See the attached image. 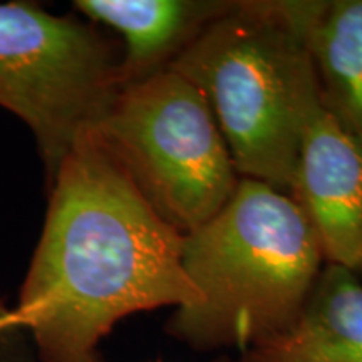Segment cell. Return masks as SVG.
I'll use <instances>...</instances> for the list:
<instances>
[{"label": "cell", "mask_w": 362, "mask_h": 362, "mask_svg": "<svg viewBox=\"0 0 362 362\" xmlns=\"http://www.w3.org/2000/svg\"><path fill=\"white\" fill-rule=\"evenodd\" d=\"M233 0H78L90 24L110 27L123 39V89L168 69L206 25Z\"/></svg>", "instance_id": "obj_7"}, {"label": "cell", "mask_w": 362, "mask_h": 362, "mask_svg": "<svg viewBox=\"0 0 362 362\" xmlns=\"http://www.w3.org/2000/svg\"><path fill=\"white\" fill-rule=\"evenodd\" d=\"M121 90V54L96 25L0 4V106L33 131L47 185Z\"/></svg>", "instance_id": "obj_5"}, {"label": "cell", "mask_w": 362, "mask_h": 362, "mask_svg": "<svg viewBox=\"0 0 362 362\" xmlns=\"http://www.w3.org/2000/svg\"><path fill=\"white\" fill-rule=\"evenodd\" d=\"M291 194L314 228L325 265L362 279V143L324 106L304 133Z\"/></svg>", "instance_id": "obj_6"}, {"label": "cell", "mask_w": 362, "mask_h": 362, "mask_svg": "<svg viewBox=\"0 0 362 362\" xmlns=\"http://www.w3.org/2000/svg\"><path fill=\"white\" fill-rule=\"evenodd\" d=\"M233 362H362V279L325 265L296 322Z\"/></svg>", "instance_id": "obj_8"}, {"label": "cell", "mask_w": 362, "mask_h": 362, "mask_svg": "<svg viewBox=\"0 0 362 362\" xmlns=\"http://www.w3.org/2000/svg\"><path fill=\"white\" fill-rule=\"evenodd\" d=\"M215 362H233V359H230V357H221V359L215 361Z\"/></svg>", "instance_id": "obj_10"}, {"label": "cell", "mask_w": 362, "mask_h": 362, "mask_svg": "<svg viewBox=\"0 0 362 362\" xmlns=\"http://www.w3.org/2000/svg\"><path fill=\"white\" fill-rule=\"evenodd\" d=\"M181 262L202 302L176 309L166 332L193 351L240 354L296 322L325 267L292 194L248 178L214 218L185 235Z\"/></svg>", "instance_id": "obj_2"}, {"label": "cell", "mask_w": 362, "mask_h": 362, "mask_svg": "<svg viewBox=\"0 0 362 362\" xmlns=\"http://www.w3.org/2000/svg\"><path fill=\"white\" fill-rule=\"evenodd\" d=\"M324 107L362 143V0H297Z\"/></svg>", "instance_id": "obj_9"}, {"label": "cell", "mask_w": 362, "mask_h": 362, "mask_svg": "<svg viewBox=\"0 0 362 362\" xmlns=\"http://www.w3.org/2000/svg\"><path fill=\"white\" fill-rule=\"evenodd\" d=\"M47 216L16 315L42 362H103L99 346L138 312L189 309L202 293L183 237L153 210L96 131L49 183Z\"/></svg>", "instance_id": "obj_1"}, {"label": "cell", "mask_w": 362, "mask_h": 362, "mask_svg": "<svg viewBox=\"0 0 362 362\" xmlns=\"http://www.w3.org/2000/svg\"><path fill=\"white\" fill-rule=\"evenodd\" d=\"M168 69L202 90L240 178L291 194L324 106L297 0H233Z\"/></svg>", "instance_id": "obj_3"}, {"label": "cell", "mask_w": 362, "mask_h": 362, "mask_svg": "<svg viewBox=\"0 0 362 362\" xmlns=\"http://www.w3.org/2000/svg\"><path fill=\"white\" fill-rule=\"evenodd\" d=\"M96 133L153 210L181 235L214 218L240 181L210 104L171 69L121 90Z\"/></svg>", "instance_id": "obj_4"}]
</instances>
